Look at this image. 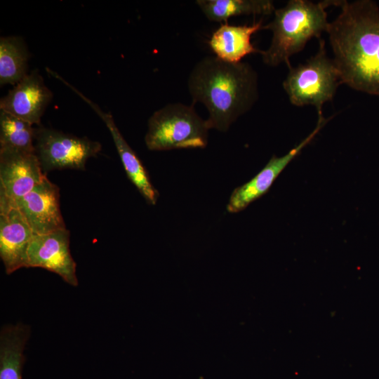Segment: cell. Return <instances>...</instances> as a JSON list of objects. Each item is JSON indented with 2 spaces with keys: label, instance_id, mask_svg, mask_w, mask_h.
Masks as SVG:
<instances>
[{
  "label": "cell",
  "instance_id": "obj_1",
  "mask_svg": "<svg viewBox=\"0 0 379 379\" xmlns=\"http://www.w3.org/2000/svg\"><path fill=\"white\" fill-rule=\"evenodd\" d=\"M327 31L342 84L379 97V7L371 0L340 1Z\"/></svg>",
  "mask_w": 379,
  "mask_h": 379
},
{
  "label": "cell",
  "instance_id": "obj_2",
  "mask_svg": "<svg viewBox=\"0 0 379 379\" xmlns=\"http://www.w3.org/2000/svg\"><path fill=\"white\" fill-rule=\"evenodd\" d=\"M188 90L192 105L201 102L207 108L209 128L226 132L256 102L258 75L248 63H229L206 57L192 70Z\"/></svg>",
  "mask_w": 379,
  "mask_h": 379
},
{
  "label": "cell",
  "instance_id": "obj_3",
  "mask_svg": "<svg viewBox=\"0 0 379 379\" xmlns=\"http://www.w3.org/2000/svg\"><path fill=\"white\" fill-rule=\"evenodd\" d=\"M339 1L290 0L285 6L275 9L273 20L262 28L272 32L269 48L260 53L263 62L271 67L286 63L291 67L292 55L302 51L311 39H319L324 32H327L330 22L326 9L338 6Z\"/></svg>",
  "mask_w": 379,
  "mask_h": 379
},
{
  "label": "cell",
  "instance_id": "obj_4",
  "mask_svg": "<svg viewBox=\"0 0 379 379\" xmlns=\"http://www.w3.org/2000/svg\"><path fill=\"white\" fill-rule=\"evenodd\" d=\"M194 105L168 104L154 112L148 120L145 142L149 150L204 148L210 129Z\"/></svg>",
  "mask_w": 379,
  "mask_h": 379
},
{
  "label": "cell",
  "instance_id": "obj_5",
  "mask_svg": "<svg viewBox=\"0 0 379 379\" xmlns=\"http://www.w3.org/2000/svg\"><path fill=\"white\" fill-rule=\"evenodd\" d=\"M319 40L314 55L297 67L288 68L283 88L292 105H312L321 112L323 105L332 100L342 82L333 60L327 55L324 41Z\"/></svg>",
  "mask_w": 379,
  "mask_h": 379
},
{
  "label": "cell",
  "instance_id": "obj_6",
  "mask_svg": "<svg viewBox=\"0 0 379 379\" xmlns=\"http://www.w3.org/2000/svg\"><path fill=\"white\" fill-rule=\"evenodd\" d=\"M35 154L43 173L54 170L84 171L88 159L96 157L101 144L86 137H78L39 125L35 129Z\"/></svg>",
  "mask_w": 379,
  "mask_h": 379
},
{
  "label": "cell",
  "instance_id": "obj_7",
  "mask_svg": "<svg viewBox=\"0 0 379 379\" xmlns=\"http://www.w3.org/2000/svg\"><path fill=\"white\" fill-rule=\"evenodd\" d=\"M70 232L66 228L45 234H34L27 250L26 267H41L61 277L68 284L78 286L77 264L69 250Z\"/></svg>",
  "mask_w": 379,
  "mask_h": 379
},
{
  "label": "cell",
  "instance_id": "obj_8",
  "mask_svg": "<svg viewBox=\"0 0 379 379\" xmlns=\"http://www.w3.org/2000/svg\"><path fill=\"white\" fill-rule=\"evenodd\" d=\"M318 120L314 129L298 145L282 157L272 155L264 168L252 179L233 190L227 206L229 213H237L266 194L274 182L301 151L309 145L332 117L325 118L322 112H317Z\"/></svg>",
  "mask_w": 379,
  "mask_h": 379
},
{
  "label": "cell",
  "instance_id": "obj_9",
  "mask_svg": "<svg viewBox=\"0 0 379 379\" xmlns=\"http://www.w3.org/2000/svg\"><path fill=\"white\" fill-rule=\"evenodd\" d=\"M8 202L19 209L34 234L66 228L60 208V189L47 176L25 196Z\"/></svg>",
  "mask_w": 379,
  "mask_h": 379
},
{
  "label": "cell",
  "instance_id": "obj_10",
  "mask_svg": "<svg viewBox=\"0 0 379 379\" xmlns=\"http://www.w3.org/2000/svg\"><path fill=\"white\" fill-rule=\"evenodd\" d=\"M45 176L35 152L0 149V200L14 201Z\"/></svg>",
  "mask_w": 379,
  "mask_h": 379
},
{
  "label": "cell",
  "instance_id": "obj_11",
  "mask_svg": "<svg viewBox=\"0 0 379 379\" xmlns=\"http://www.w3.org/2000/svg\"><path fill=\"white\" fill-rule=\"evenodd\" d=\"M53 77L72 89L102 120L112 135L128 178L135 186L148 204L155 205L159 194L152 184L149 175L142 161L120 133L111 113L103 111L96 103L85 96L57 72L53 73Z\"/></svg>",
  "mask_w": 379,
  "mask_h": 379
},
{
  "label": "cell",
  "instance_id": "obj_12",
  "mask_svg": "<svg viewBox=\"0 0 379 379\" xmlns=\"http://www.w3.org/2000/svg\"><path fill=\"white\" fill-rule=\"evenodd\" d=\"M53 95L39 72L34 69L1 98L0 110L39 126Z\"/></svg>",
  "mask_w": 379,
  "mask_h": 379
},
{
  "label": "cell",
  "instance_id": "obj_13",
  "mask_svg": "<svg viewBox=\"0 0 379 379\" xmlns=\"http://www.w3.org/2000/svg\"><path fill=\"white\" fill-rule=\"evenodd\" d=\"M34 235L19 209L0 200V257L7 274L26 267L27 250Z\"/></svg>",
  "mask_w": 379,
  "mask_h": 379
},
{
  "label": "cell",
  "instance_id": "obj_14",
  "mask_svg": "<svg viewBox=\"0 0 379 379\" xmlns=\"http://www.w3.org/2000/svg\"><path fill=\"white\" fill-rule=\"evenodd\" d=\"M262 20L251 25L222 24L212 34L208 44L216 58L229 63H239L245 56L260 53L251 43L252 35L262 28Z\"/></svg>",
  "mask_w": 379,
  "mask_h": 379
},
{
  "label": "cell",
  "instance_id": "obj_15",
  "mask_svg": "<svg viewBox=\"0 0 379 379\" xmlns=\"http://www.w3.org/2000/svg\"><path fill=\"white\" fill-rule=\"evenodd\" d=\"M29 328L23 324L7 325L0 333V379H22L24 350Z\"/></svg>",
  "mask_w": 379,
  "mask_h": 379
},
{
  "label": "cell",
  "instance_id": "obj_16",
  "mask_svg": "<svg viewBox=\"0 0 379 379\" xmlns=\"http://www.w3.org/2000/svg\"><path fill=\"white\" fill-rule=\"evenodd\" d=\"M30 54L23 39L18 36L0 38V85H15L27 74Z\"/></svg>",
  "mask_w": 379,
  "mask_h": 379
},
{
  "label": "cell",
  "instance_id": "obj_17",
  "mask_svg": "<svg viewBox=\"0 0 379 379\" xmlns=\"http://www.w3.org/2000/svg\"><path fill=\"white\" fill-rule=\"evenodd\" d=\"M205 16L211 21L227 22L233 16L270 15L275 11L270 0H197Z\"/></svg>",
  "mask_w": 379,
  "mask_h": 379
},
{
  "label": "cell",
  "instance_id": "obj_18",
  "mask_svg": "<svg viewBox=\"0 0 379 379\" xmlns=\"http://www.w3.org/2000/svg\"><path fill=\"white\" fill-rule=\"evenodd\" d=\"M31 123L0 110V149L35 152V129Z\"/></svg>",
  "mask_w": 379,
  "mask_h": 379
}]
</instances>
